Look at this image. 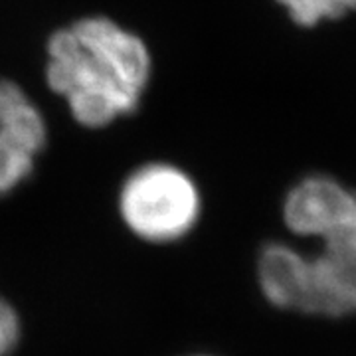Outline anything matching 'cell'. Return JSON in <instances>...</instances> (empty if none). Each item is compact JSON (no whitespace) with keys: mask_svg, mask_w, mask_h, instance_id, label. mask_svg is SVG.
Here are the masks:
<instances>
[{"mask_svg":"<svg viewBox=\"0 0 356 356\" xmlns=\"http://www.w3.org/2000/svg\"><path fill=\"white\" fill-rule=\"evenodd\" d=\"M46 76L77 123L105 127L137 109L151 76V56L143 40L119 24L86 18L51 36Z\"/></svg>","mask_w":356,"mask_h":356,"instance_id":"1","label":"cell"},{"mask_svg":"<svg viewBox=\"0 0 356 356\" xmlns=\"http://www.w3.org/2000/svg\"><path fill=\"white\" fill-rule=\"evenodd\" d=\"M119 216L140 242L166 245L180 242L196 228L202 196L182 168L151 163L133 170L119 191Z\"/></svg>","mask_w":356,"mask_h":356,"instance_id":"2","label":"cell"},{"mask_svg":"<svg viewBox=\"0 0 356 356\" xmlns=\"http://www.w3.org/2000/svg\"><path fill=\"white\" fill-rule=\"evenodd\" d=\"M283 222L301 238L356 240V191L323 175L305 178L285 196Z\"/></svg>","mask_w":356,"mask_h":356,"instance_id":"3","label":"cell"},{"mask_svg":"<svg viewBox=\"0 0 356 356\" xmlns=\"http://www.w3.org/2000/svg\"><path fill=\"white\" fill-rule=\"evenodd\" d=\"M46 145L40 111L14 83L0 79V196L20 186Z\"/></svg>","mask_w":356,"mask_h":356,"instance_id":"4","label":"cell"},{"mask_svg":"<svg viewBox=\"0 0 356 356\" xmlns=\"http://www.w3.org/2000/svg\"><path fill=\"white\" fill-rule=\"evenodd\" d=\"M301 313L331 318L356 313V240H327L317 255L309 257Z\"/></svg>","mask_w":356,"mask_h":356,"instance_id":"5","label":"cell"},{"mask_svg":"<svg viewBox=\"0 0 356 356\" xmlns=\"http://www.w3.org/2000/svg\"><path fill=\"white\" fill-rule=\"evenodd\" d=\"M309 257L287 243H267L257 257V283L275 309L301 311L307 293Z\"/></svg>","mask_w":356,"mask_h":356,"instance_id":"6","label":"cell"},{"mask_svg":"<svg viewBox=\"0 0 356 356\" xmlns=\"http://www.w3.org/2000/svg\"><path fill=\"white\" fill-rule=\"evenodd\" d=\"M299 26H315L321 20H337L356 10V0H277Z\"/></svg>","mask_w":356,"mask_h":356,"instance_id":"7","label":"cell"},{"mask_svg":"<svg viewBox=\"0 0 356 356\" xmlns=\"http://www.w3.org/2000/svg\"><path fill=\"white\" fill-rule=\"evenodd\" d=\"M22 337V323L18 311L4 297H0V356H10Z\"/></svg>","mask_w":356,"mask_h":356,"instance_id":"8","label":"cell"},{"mask_svg":"<svg viewBox=\"0 0 356 356\" xmlns=\"http://www.w3.org/2000/svg\"><path fill=\"white\" fill-rule=\"evenodd\" d=\"M192 356H212V355H192Z\"/></svg>","mask_w":356,"mask_h":356,"instance_id":"9","label":"cell"}]
</instances>
